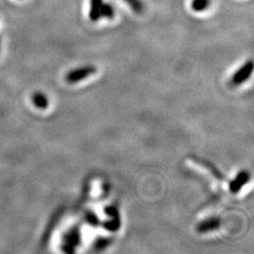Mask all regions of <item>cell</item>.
Returning a JSON list of instances; mask_svg holds the SVG:
<instances>
[{"mask_svg": "<svg viewBox=\"0 0 254 254\" xmlns=\"http://www.w3.org/2000/svg\"><path fill=\"white\" fill-rule=\"evenodd\" d=\"M210 6V0H192L191 8L195 11H203Z\"/></svg>", "mask_w": 254, "mask_h": 254, "instance_id": "cell-8", "label": "cell"}, {"mask_svg": "<svg viewBox=\"0 0 254 254\" xmlns=\"http://www.w3.org/2000/svg\"><path fill=\"white\" fill-rule=\"evenodd\" d=\"M220 226H221V221L219 218H207L199 223V225L197 226V231L201 234H205L208 232L215 231Z\"/></svg>", "mask_w": 254, "mask_h": 254, "instance_id": "cell-4", "label": "cell"}, {"mask_svg": "<svg viewBox=\"0 0 254 254\" xmlns=\"http://www.w3.org/2000/svg\"><path fill=\"white\" fill-rule=\"evenodd\" d=\"M103 5V0H91L90 18L91 21L96 22L101 18V8Z\"/></svg>", "mask_w": 254, "mask_h": 254, "instance_id": "cell-7", "label": "cell"}, {"mask_svg": "<svg viewBox=\"0 0 254 254\" xmlns=\"http://www.w3.org/2000/svg\"><path fill=\"white\" fill-rule=\"evenodd\" d=\"M101 17L108 19L114 17V9L109 3H103L101 8Z\"/></svg>", "mask_w": 254, "mask_h": 254, "instance_id": "cell-9", "label": "cell"}, {"mask_svg": "<svg viewBox=\"0 0 254 254\" xmlns=\"http://www.w3.org/2000/svg\"><path fill=\"white\" fill-rule=\"evenodd\" d=\"M130 8L133 9L136 13H141L143 11V4L140 0H125Z\"/></svg>", "mask_w": 254, "mask_h": 254, "instance_id": "cell-10", "label": "cell"}, {"mask_svg": "<svg viewBox=\"0 0 254 254\" xmlns=\"http://www.w3.org/2000/svg\"><path fill=\"white\" fill-rule=\"evenodd\" d=\"M97 72V69L93 66H84L81 68H77V69H73L72 71H70L69 73L66 74L65 79L66 81L70 84L73 83H77V82L83 80L89 76H91L92 74Z\"/></svg>", "mask_w": 254, "mask_h": 254, "instance_id": "cell-1", "label": "cell"}, {"mask_svg": "<svg viewBox=\"0 0 254 254\" xmlns=\"http://www.w3.org/2000/svg\"><path fill=\"white\" fill-rule=\"evenodd\" d=\"M254 70V64L252 61L246 63L238 71H236L235 75L233 76V84L234 85H240L251 76V74L253 73Z\"/></svg>", "mask_w": 254, "mask_h": 254, "instance_id": "cell-2", "label": "cell"}, {"mask_svg": "<svg viewBox=\"0 0 254 254\" xmlns=\"http://www.w3.org/2000/svg\"><path fill=\"white\" fill-rule=\"evenodd\" d=\"M191 159H192L193 161H195L196 163L199 164L200 166H202L204 169L208 170L209 172L212 173V175L215 176L219 181H225V180H226L225 176H224L222 173H220L216 167H214L212 164L209 163L208 161H206V160H204V159L198 158V157L195 156V155H194V156H191Z\"/></svg>", "mask_w": 254, "mask_h": 254, "instance_id": "cell-5", "label": "cell"}, {"mask_svg": "<svg viewBox=\"0 0 254 254\" xmlns=\"http://www.w3.org/2000/svg\"><path fill=\"white\" fill-rule=\"evenodd\" d=\"M31 100L33 105L36 107L37 109H46L49 106V100L46 97V94L41 92V91H36L32 94Z\"/></svg>", "mask_w": 254, "mask_h": 254, "instance_id": "cell-6", "label": "cell"}, {"mask_svg": "<svg viewBox=\"0 0 254 254\" xmlns=\"http://www.w3.org/2000/svg\"><path fill=\"white\" fill-rule=\"evenodd\" d=\"M250 178H251V175H250V173H248V172H246V171L240 172V173L236 175L235 180H233V181L230 183V186H229L230 190L234 192V193L238 192V191L242 189V187L244 185H246L248 182L250 181Z\"/></svg>", "mask_w": 254, "mask_h": 254, "instance_id": "cell-3", "label": "cell"}, {"mask_svg": "<svg viewBox=\"0 0 254 254\" xmlns=\"http://www.w3.org/2000/svg\"><path fill=\"white\" fill-rule=\"evenodd\" d=\"M0 47H1V37H0Z\"/></svg>", "mask_w": 254, "mask_h": 254, "instance_id": "cell-11", "label": "cell"}]
</instances>
